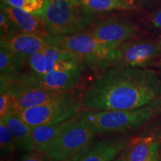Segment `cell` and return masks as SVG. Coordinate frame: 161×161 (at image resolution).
<instances>
[{
    "mask_svg": "<svg viewBox=\"0 0 161 161\" xmlns=\"http://www.w3.org/2000/svg\"><path fill=\"white\" fill-rule=\"evenodd\" d=\"M128 161H160V142L154 135L136 138L127 155Z\"/></svg>",
    "mask_w": 161,
    "mask_h": 161,
    "instance_id": "obj_17",
    "label": "cell"
},
{
    "mask_svg": "<svg viewBox=\"0 0 161 161\" xmlns=\"http://www.w3.org/2000/svg\"><path fill=\"white\" fill-rule=\"evenodd\" d=\"M161 114V103L124 110H90L80 117L88 122L97 134L123 132L136 129Z\"/></svg>",
    "mask_w": 161,
    "mask_h": 161,
    "instance_id": "obj_3",
    "label": "cell"
},
{
    "mask_svg": "<svg viewBox=\"0 0 161 161\" xmlns=\"http://www.w3.org/2000/svg\"><path fill=\"white\" fill-rule=\"evenodd\" d=\"M0 8L7 14L17 31L43 37L49 36L44 19L40 15L28 13L2 3Z\"/></svg>",
    "mask_w": 161,
    "mask_h": 161,
    "instance_id": "obj_13",
    "label": "cell"
},
{
    "mask_svg": "<svg viewBox=\"0 0 161 161\" xmlns=\"http://www.w3.org/2000/svg\"><path fill=\"white\" fill-rule=\"evenodd\" d=\"M126 144L123 139L104 140L80 154L75 161H114Z\"/></svg>",
    "mask_w": 161,
    "mask_h": 161,
    "instance_id": "obj_15",
    "label": "cell"
},
{
    "mask_svg": "<svg viewBox=\"0 0 161 161\" xmlns=\"http://www.w3.org/2000/svg\"><path fill=\"white\" fill-rule=\"evenodd\" d=\"M8 90H10L11 92L10 113L14 114L45 103L51 98L64 93L34 88L19 87L13 84V78L11 88Z\"/></svg>",
    "mask_w": 161,
    "mask_h": 161,
    "instance_id": "obj_12",
    "label": "cell"
},
{
    "mask_svg": "<svg viewBox=\"0 0 161 161\" xmlns=\"http://www.w3.org/2000/svg\"><path fill=\"white\" fill-rule=\"evenodd\" d=\"M19 31L16 29L7 14L0 10V37L1 39L13 35Z\"/></svg>",
    "mask_w": 161,
    "mask_h": 161,
    "instance_id": "obj_22",
    "label": "cell"
},
{
    "mask_svg": "<svg viewBox=\"0 0 161 161\" xmlns=\"http://www.w3.org/2000/svg\"><path fill=\"white\" fill-rule=\"evenodd\" d=\"M49 158L46 157L44 154L42 153L35 152H31L29 154H25L22 157L19 161H47Z\"/></svg>",
    "mask_w": 161,
    "mask_h": 161,
    "instance_id": "obj_24",
    "label": "cell"
},
{
    "mask_svg": "<svg viewBox=\"0 0 161 161\" xmlns=\"http://www.w3.org/2000/svg\"><path fill=\"white\" fill-rule=\"evenodd\" d=\"M1 3L42 17L47 5V0H1Z\"/></svg>",
    "mask_w": 161,
    "mask_h": 161,
    "instance_id": "obj_20",
    "label": "cell"
},
{
    "mask_svg": "<svg viewBox=\"0 0 161 161\" xmlns=\"http://www.w3.org/2000/svg\"><path fill=\"white\" fill-rule=\"evenodd\" d=\"M26 66V58L19 57L4 48L0 47V72L1 75L17 78L23 73Z\"/></svg>",
    "mask_w": 161,
    "mask_h": 161,
    "instance_id": "obj_19",
    "label": "cell"
},
{
    "mask_svg": "<svg viewBox=\"0 0 161 161\" xmlns=\"http://www.w3.org/2000/svg\"><path fill=\"white\" fill-rule=\"evenodd\" d=\"M47 38L50 44L72 52L92 69H107L117 63L119 45L105 43L86 31L64 36L49 35Z\"/></svg>",
    "mask_w": 161,
    "mask_h": 161,
    "instance_id": "obj_2",
    "label": "cell"
},
{
    "mask_svg": "<svg viewBox=\"0 0 161 161\" xmlns=\"http://www.w3.org/2000/svg\"><path fill=\"white\" fill-rule=\"evenodd\" d=\"M158 43L159 46H160V49H161V38L160 39V40H159V41L158 42Z\"/></svg>",
    "mask_w": 161,
    "mask_h": 161,
    "instance_id": "obj_28",
    "label": "cell"
},
{
    "mask_svg": "<svg viewBox=\"0 0 161 161\" xmlns=\"http://www.w3.org/2000/svg\"><path fill=\"white\" fill-rule=\"evenodd\" d=\"M42 17L50 36H64L90 28L95 22L96 14L75 0H47Z\"/></svg>",
    "mask_w": 161,
    "mask_h": 161,
    "instance_id": "obj_4",
    "label": "cell"
},
{
    "mask_svg": "<svg viewBox=\"0 0 161 161\" xmlns=\"http://www.w3.org/2000/svg\"><path fill=\"white\" fill-rule=\"evenodd\" d=\"M11 92L10 90L0 92V117L3 118L10 113Z\"/></svg>",
    "mask_w": 161,
    "mask_h": 161,
    "instance_id": "obj_23",
    "label": "cell"
},
{
    "mask_svg": "<svg viewBox=\"0 0 161 161\" xmlns=\"http://www.w3.org/2000/svg\"><path fill=\"white\" fill-rule=\"evenodd\" d=\"M49 44L47 37L20 31L0 39V47L23 58L41 51Z\"/></svg>",
    "mask_w": 161,
    "mask_h": 161,
    "instance_id": "obj_11",
    "label": "cell"
},
{
    "mask_svg": "<svg viewBox=\"0 0 161 161\" xmlns=\"http://www.w3.org/2000/svg\"><path fill=\"white\" fill-rule=\"evenodd\" d=\"M114 161H128L127 160V155L123 154V156L119 157V158H116Z\"/></svg>",
    "mask_w": 161,
    "mask_h": 161,
    "instance_id": "obj_26",
    "label": "cell"
},
{
    "mask_svg": "<svg viewBox=\"0 0 161 161\" xmlns=\"http://www.w3.org/2000/svg\"><path fill=\"white\" fill-rule=\"evenodd\" d=\"M5 122L13 136L17 147L23 152H31L34 151L32 142V127L29 125L19 116L13 113H8L1 118Z\"/></svg>",
    "mask_w": 161,
    "mask_h": 161,
    "instance_id": "obj_16",
    "label": "cell"
},
{
    "mask_svg": "<svg viewBox=\"0 0 161 161\" xmlns=\"http://www.w3.org/2000/svg\"><path fill=\"white\" fill-rule=\"evenodd\" d=\"M160 54L161 49L158 43L141 40L125 42L119 46L116 66L146 68Z\"/></svg>",
    "mask_w": 161,
    "mask_h": 161,
    "instance_id": "obj_9",
    "label": "cell"
},
{
    "mask_svg": "<svg viewBox=\"0 0 161 161\" xmlns=\"http://www.w3.org/2000/svg\"><path fill=\"white\" fill-rule=\"evenodd\" d=\"M82 7L93 14L113 11H135L136 3L133 0H75Z\"/></svg>",
    "mask_w": 161,
    "mask_h": 161,
    "instance_id": "obj_18",
    "label": "cell"
},
{
    "mask_svg": "<svg viewBox=\"0 0 161 161\" xmlns=\"http://www.w3.org/2000/svg\"><path fill=\"white\" fill-rule=\"evenodd\" d=\"M149 22L153 27L161 31V9L158 10L150 15Z\"/></svg>",
    "mask_w": 161,
    "mask_h": 161,
    "instance_id": "obj_25",
    "label": "cell"
},
{
    "mask_svg": "<svg viewBox=\"0 0 161 161\" xmlns=\"http://www.w3.org/2000/svg\"><path fill=\"white\" fill-rule=\"evenodd\" d=\"M84 69L72 71H55L38 75L27 72L13 78V84L16 86L34 88L56 92H69L78 84Z\"/></svg>",
    "mask_w": 161,
    "mask_h": 161,
    "instance_id": "obj_8",
    "label": "cell"
},
{
    "mask_svg": "<svg viewBox=\"0 0 161 161\" xmlns=\"http://www.w3.org/2000/svg\"><path fill=\"white\" fill-rule=\"evenodd\" d=\"M0 147L2 157H7L14 152L17 145L13 136L3 120H0Z\"/></svg>",
    "mask_w": 161,
    "mask_h": 161,
    "instance_id": "obj_21",
    "label": "cell"
},
{
    "mask_svg": "<svg viewBox=\"0 0 161 161\" xmlns=\"http://www.w3.org/2000/svg\"><path fill=\"white\" fill-rule=\"evenodd\" d=\"M90 110H124L161 103V78L146 68L116 66L94 80L81 97Z\"/></svg>",
    "mask_w": 161,
    "mask_h": 161,
    "instance_id": "obj_1",
    "label": "cell"
},
{
    "mask_svg": "<svg viewBox=\"0 0 161 161\" xmlns=\"http://www.w3.org/2000/svg\"><path fill=\"white\" fill-rule=\"evenodd\" d=\"M133 1H134L135 3H143V2H146L148 1V0H133Z\"/></svg>",
    "mask_w": 161,
    "mask_h": 161,
    "instance_id": "obj_27",
    "label": "cell"
},
{
    "mask_svg": "<svg viewBox=\"0 0 161 161\" xmlns=\"http://www.w3.org/2000/svg\"><path fill=\"white\" fill-rule=\"evenodd\" d=\"M84 63L78 55L52 44L26 58L29 72L41 75L55 71L84 69Z\"/></svg>",
    "mask_w": 161,
    "mask_h": 161,
    "instance_id": "obj_7",
    "label": "cell"
},
{
    "mask_svg": "<svg viewBox=\"0 0 161 161\" xmlns=\"http://www.w3.org/2000/svg\"><path fill=\"white\" fill-rule=\"evenodd\" d=\"M97 134L94 128L79 117L54 141L45 155L52 161H66L86 151Z\"/></svg>",
    "mask_w": 161,
    "mask_h": 161,
    "instance_id": "obj_6",
    "label": "cell"
},
{
    "mask_svg": "<svg viewBox=\"0 0 161 161\" xmlns=\"http://www.w3.org/2000/svg\"><path fill=\"white\" fill-rule=\"evenodd\" d=\"M138 31L137 26L129 21L108 19L90 26V29L86 32L105 43L120 45L129 40Z\"/></svg>",
    "mask_w": 161,
    "mask_h": 161,
    "instance_id": "obj_10",
    "label": "cell"
},
{
    "mask_svg": "<svg viewBox=\"0 0 161 161\" xmlns=\"http://www.w3.org/2000/svg\"><path fill=\"white\" fill-rule=\"evenodd\" d=\"M78 116L54 125H44L32 127V142L34 151L46 154L53 142L65 130L78 120Z\"/></svg>",
    "mask_w": 161,
    "mask_h": 161,
    "instance_id": "obj_14",
    "label": "cell"
},
{
    "mask_svg": "<svg viewBox=\"0 0 161 161\" xmlns=\"http://www.w3.org/2000/svg\"><path fill=\"white\" fill-rule=\"evenodd\" d=\"M83 107L81 98H78L72 92H66L17 115L31 127L54 125L75 116Z\"/></svg>",
    "mask_w": 161,
    "mask_h": 161,
    "instance_id": "obj_5",
    "label": "cell"
}]
</instances>
